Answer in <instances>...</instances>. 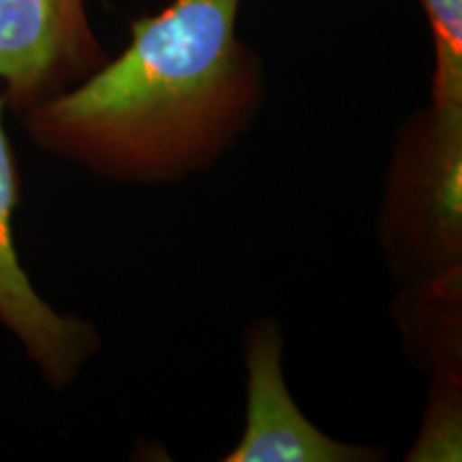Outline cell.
I'll list each match as a JSON object with an SVG mask.
<instances>
[{
	"label": "cell",
	"mask_w": 462,
	"mask_h": 462,
	"mask_svg": "<svg viewBox=\"0 0 462 462\" xmlns=\"http://www.w3.org/2000/svg\"><path fill=\"white\" fill-rule=\"evenodd\" d=\"M242 0H171L79 84L22 114L45 152L125 182L176 180L212 163L263 101L238 37Z\"/></svg>",
	"instance_id": "cell-1"
},
{
	"label": "cell",
	"mask_w": 462,
	"mask_h": 462,
	"mask_svg": "<svg viewBox=\"0 0 462 462\" xmlns=\"http://www.w3.org/2000/svg\"><path fill=\"white\" fill-rule=\"evenodd\" d=\"M462 112L430 107L404 131L383 210V238L409 276L458 270L462 248Z\"/></svg>",
	"instance_id": "cell-2"
},
{
	"label": "cell",
	"mask_w": 462,
	"mask_h": 462,
	"mask_svg": "<svg viewBox=\"0 0 462 462\" xmlns=\"http://www.w3.org/2000/svg\"><path fill=\"white\" fill-rule=\"evenodd\" d=\"M103 62L84 0H0L5 107L24 114L79 84Z\"/></svg>",
	"instance_id": "cell-3"
},
{
	"label": "cell",
	"mask_w": 462,
	"mask_h": 462,
	"mask_svg": "<svg viewBox=\"0 0 462 462\" xmlns=\"http://www.w3.org/2000/svg\"><path fill=\"white\" fill-rule=\"evenodd\" d=\"M17 195V167L0 97V326L20 340L50 385L65 388L97 354L99 334L88 321L58 313L32 287L14 242Z\"/></svg>",
	"instance_id": "cell-4"
},
{
	"label": "cell",
	"mask_w": 462,
	"mask_h": 462,
	"mask_svg": "<svg viewBox=\"0 0 462 462\" xmlns=\"http://www.w3.org/2000/svg\"><path fill=\"white\" fill-rule=\"evenodd\" d=\"M282 337L273 321H259L246 340V426L227 462H364L373 449L328 437L310 424L282 377Z\"/></svg>",
	"instance_id": "cell-5"
},
{
	"label": "cell",
	"mask_w": 462,
	"mask_h": 462,
	"mask_svg": "<svg viewBox=\"0 0 462 462\" xmlns=\"http://www.w3.org/2000/svg\"><path fill=\"white\" fill-rule=\"evenodd\" d=\"M435 43L432 107L462 112V0H420Z\"/></svg>",
	"instance_id": "cell-6"
}]
</instances>
